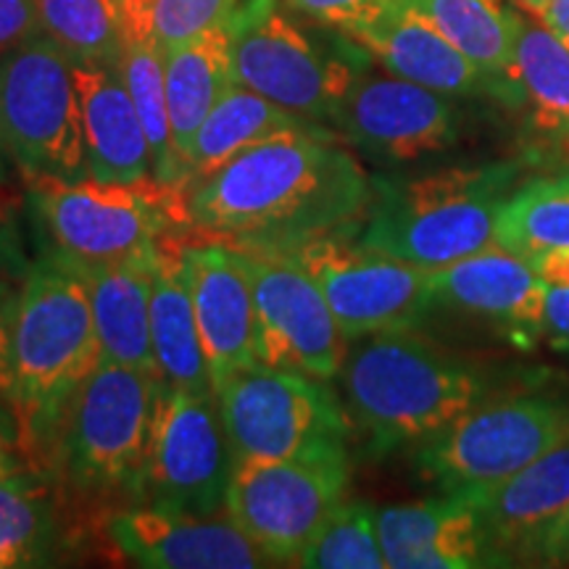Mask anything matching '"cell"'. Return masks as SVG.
<instances>
[{
	"instance_id": "obj_33",
	"label": "cell",
	"mask_w": 569,
	"mask_h": 569,
	"mask_svg": "<svg viewBox=\"0 0 569 569\" xmlns=\"http://www.w3.org/2000/svg\"><path fill=\"white\" fill-rule=\"evenodd\" d=\"M377 511L367 503H346L298 553L293 567L306 569H386Z\"/></svg>"
},
{
	"instance_id": "obj_34",
	"label": "cell",
	"mask_w": 569,
	"mask_h": 569,
	"mask_svg": "<svg viewBox=\"0 0 569 569\" xmlns=\"http://www.w3.org/2000/svg\"><path fill=\"white\" fill-rule=\"evenodd\" d=\"M240 0H119L122 17L146 24L156 42L167 48L230 21Z\"/></svg>"
},
{
	"instance_id": "obj_8",
	"label": "cell",
	"mask_w": 569,
	"mask_h": 569,
	"mask_svg": "<svg viewBox=\"0 0 569 569\" xmlns=\"http://www.w3.org/2000/svg\"><path fill=\"white\" fill-rule=\"evenodd\" d=\"M569 438L565 396H490L417 448L425 478L451 490L490 486L525 469Z\"/></svg>"
},
{
	"instance_id": "obj_36",
	"label": "cell",
	"mask_w": 569,
	"mask_h": 569,
	"mask_svg": "<svg viewBox=\"0 0 569 569\" xmlns=\"http://www.w3.org/2000/svg\"><path fill=\"white\" fill-rule=\"evenodd\" d=\"M40 32L34 0H0V56Z\"/></svg>"
},
{
	"instance_id": "obj_14",
	"label": "cell",
	"mask_w": 569,
	"mask_h": 569,
	"mask_svg": "<svg viewBox=\"0 0 569 569\" xmlns=\"http://www.w3.org/2000/svg\"><path fill=\"white\" fill-rule=\"evenodd\" d=\"M315 277L348 343L415 327L436 306L430 269L369 251L348 232L290 251Z\"/></svg>"
},
{
	"instance_id": "obj_22",
	"label": "cell",
	"mask_w": 569,
	"mask_h": 569,
	"mask_svg": "<svg viewBox=\"0 0 569 569\" xmlns=\"http://www.w3.org/2000/svg\"><path fill=\"white\" fill-rule=\"evenodd\" d=\"M90 180H153L151 146L119 67L74 63Z\"/></svg>"
},
{
	"instance_id": "obj_4",
	"label": "cell",
	"mask_w": 569,
	"mask_h": 569,
	"mask_svg": "<svg viewBox=\"0 0 569 569\" xmlns=\"http://www.w3.org/2000/svg\"><path fill=\"white\" fill-rule=\"evenodd\" d=\"M519 163L448 167L407 182H377L359 243L398 261L443 269L496 246Z\"/></svg>"
},
{
	"instance_id": "obj_39",
	"label": "cell",
	"mask_w": 569,
	"mask_h": 569,
	"mask_svg": "<svg viewBox=\"0 0 569 569\" xmlns=\"http://www.w3.org/2000/svg\"><path fill=\"white\" fill-rule=\"evenodd\" d=\"M532 267L546 284H569V246H553L532 259Z\"/></svg>"
},
{
	"instance_id": "obj_19",
	"label": "cell",
	"mask_w": 569,
	"mask_h": 569,
	"mask_svg": "<svg viewBox=\"0 0 569 569\" xmlns=\"http://www.w3.org/2000/svg\"><path fill=\"white\" fill-rule=\"evenodd\" d=\"M348 38L372 53L390 74L440 96L493 90L488 77L430 19L403 0H393L386 11L348 32Z\"/></svg>"
},
{
	"instance_id": "obj_43",
	"label": "cell",
	"mask_w": 569,
	"mask_h": 569,
	"mask_svg": "<svg viewBox=\"0 0 569 569\" xmlns=\"http://www.w3.org/2000/svg\"><path fill=\"white\" fill-rule=\"evenodd\" d=\"M515 3H517L522 11H528L532 19H538L540 13H543L546 6H549V0H515Z\"/></svg>"
},
{
	"instance_id": "obj_38",
	"label": "cell",
	"mask_w": 569,
	"mask_h": 569,
	"mask_svg": "<svg viewBox=\"0 0 569 569\" xmlns=\"http://www.w3.org/2000/svg\"><path fill=\"white\" fill-rule=\"evenodd\" d=\"M543 330L569 340V284H546Z\"/></svg>"
},
{
	"instance_id": "obj_23",
	"label": "cell",
	"mask_w": 569,
	"mask_h": 569,
	"mask_svg": "<svg viewBox=\"0 0 569 569\" xmlns=\"http://www.w3.org/2000/svg\"><path fill=\"white\" fill-rule=\"evenodd\" d=\"M159 243L106 264H82L69 259L88 284L103 361L153 375H159V369L151 343V290Z\"/></svg>"
},
{
	"instance_id": "obj_21",
	"label": "cell",
	"mask_w": 569,
	"mask_h": 569,
	"mask_svg": "<svg viewBox=\"0 0 569 569\" xmlns=\"http://www.w3.org/2000/svg\"><path fill=\"white\" fill-rule=\"evenodd\" d=\"M375 517L390 569H469L490 565L480 519L465 496L448 493L438 501L388 507Z\"/></svg>"
},
{
	"instance_id": "obj_26",
	"label": "cell",
	"mask_w": 569,
	"mask_h": 569,
	"mask_svg": "<svg viewBox=\"0 0 569 569\" xmlns=\"http://www.w3.org/2000/svg\"><path fill=\"white\" fill-rule=\"evenodd\" d=\"M284 132H330L317 127L296 113L284 111L282 106L267 101L259 92L248 90L246 84L234 82L219 98L203 124L198 127L193 146L182 169V190L206 180V177L224 167L232 156L246 148L264 142Z\"/></svg>"
},
{
	"instance_id": "obj_9",
	"label": "cell",
	"mask_w": 569,
	"mask_h": 569,
	"mask_svg": "<svg viewBox=\"0 0 569 569\" xmlns=\"http://www.w3.org/2000/svg\"><path fill=\"white\" fill-rule=\"evenodd\" d=\"M30 196L56 251L82 264L142 253L184 224L182 193L156 180H34Z\"/></svg>"
},
{
	"instance_id": "obj_2",
	"label": "cell",
	"mask_w": 569,
	"mask_h": 569,
	"mask_svg": "<svg viewBox=\"0 0 569 569\" xmlns=\"http://www.w3.org/2000/svg\"><path fill=\"white\" fill-rule=\"evenodd\" d=\"M338 377L348 422L353 419L375 453L425 443L490 398L488 377L478 365L415 327L356 340Z\"/></svg>"
},
{
	"instance_id": "obj_1",
	"label": "cell",
	"mask_w": 569,
	"mask_h": 569,
	"mask_svg": "<svg viewBox=\"0 0 569 569\" xmlns=\"http://www.w3.org/2000/svg\"><path fill=\"white\" fill-rule=\"evenodd\" d=\"M375 184L332 132H284L246 148L182 190L184 224L201 238L290 253L367 217Z\"/></svg>"
},
{
	"instance_id": "obj_42",
	"label": "cell",
	"mask_w": 569,
	"mask_h": 569,
	"mask_svg": "<svg viewBox=\"0 0 569 569\" xmlns=\"http://www.w3.org/2000/svg\"><path fill=\"white\" fill-rule=\"evenodd\" d=\"M13 472V457H11V446L9 440H6L3 430H0V478H6V475Z\"/></svg>"
},
{
	"instance_id": "obj_24",
	"label": "cell",
	"mask_w": 569,
	"mask_h": 569,
	"mask_svg": "<svg viewBox=\"0 0 569 569\" xmlns=\"http://www.w3.org/2000/svg\"><path fill=\"white\" fill-rule=\"evenodd\" d=\"M182 248L184 243L169 234L156 248L151 290L156 369L163 388L182 390V393H213Z\"/></svg>"
},
{
	"instance_id": "obj_17",
	"label": "cell",
	"mask_w": 569,
	"mask_h": 569,
	"mask_svg": "<svg viewBox=\"0 0 569 569\" xmlns=\"http://www.w3.org/2000/svg\"><path fill=\"white\" fill-rule=\"evenodd\" d=\"M109 538L124 559L148 569L277 567L230 517L138 503L111 519Z\"/></svg>"
},
{
	"instance_id": "obj_32",
	"label": "cell",
	"mask_w": 569,
	"mask_h": 569,
	"mask_svg": "<svg viewBox=\"0 0 569 569\" xmlns=\"http://www.w3.org/2000/svg\"><path fill=\"white\" fill-rule=\"evenodd\" d=\"M51 538L46 490L24 475L0 478V569L42 565Z\"/></svg>"
},
{
	"instance_id": "obj_20",
	"label": "cell",
	"mask_w": 569,
	"mask_h": 569,
	"mask_svg": "<svg viewBox=\"0 0 569 569\" xmlns=\"http://www.w3.org/2000/svg\"><path fill=\"white\" fill-rule=\"evenodd\" d=\"M430 288L436 303L465 315L507 325L525 336L543 330L546 282L532 261L498 246L432 269Z\"/></svg>"
},
{
	"instance_id": "obj_12",
	"label": "cell",
	"mask_w": 569,
	"mask_h": 569,
	"mask_svg": "<svg viewBox=\"0 0 569 569\" xmlns=\"http://www.w3.org/2000/svg\"><path fill=\"white\" fill-rule=\"evenodd\" d=\"M234 453L213 393L161 388L148 440L140 501L151 507L219 515Z\"/></svg>"
},
{
	"instance_id": "obj_10",
	"label": "cell",
	"mask_w": 569,
	"mask_h": 569,
	"mask_svg": "<svg viewBox=\"0 0 569 569\" xmlns=\"http://www.w3.org/2000/svg\"><path fill=\"white\" fill-rule=\"evenodd\" d=\"M230 38L234 82L330 130L356 77L351 63L319 51L280 0H240Z\"/></svg>"
},
{
	"instance_id": "obj_16",
	"label": "cell",
	"mask_w": 569,
	"mask_h": 569,
	"mask_svg": "<svg viewBox=\"0 0 569 569\" xmlns=\"http://www.w3.org/2000/svg\"><path fill=\"white\" fill-rule=\"evenodd\" d=\"M451 493L472 503L490 565L543 561L569 517V438L511 478Z\"/></svg>"
},
{
	"instance_id": "obj_11",
	"label": "cell",
	"mask_w": 569,
	"mask_h": 569,
	"mask_svg": "<svg viewBox=\"0 0 569 569\" xmlns=\"http://www.w3.org/2000/svg\"><path fill=\"white\" fill-rule=\"evenodd\" d=\"M348 457L234 461L227 517L274 565H293L343 507Z\"/></svg>"
},
{
	"instance_id": "obj_44",
	"label": "cell",
	"mask_w": 569,
	"mask_h": 569,
	"mask_svg": "<svg viewBox=\"0 0 569 569\" xmlns=\"http://www.w3.org/2000/svg\"><path fill=\"white\" fill-rule=\"evenodd\" d=\"M9 151H6V142H3V134H0V180H3L6 172H9Z\"/></svg>"
},
{
	"instance_id": "obj_46",
	"label": "cell",
	"mask_w": 569,
	"mask_h": 569,
	"mask_svg": "<svg viewBox=\"0 0 569 569\" xmlns=\"http://www.w3.org/2000/svg\"><path fill=\"white\" fill-rule=\"evenodd\" d=\"M561 42H565V46H567V48H569V38H565V40H561Z\"/></svg>"
},
{
	"instance_id": "obj_35",
	"label": "cell",
	"mask_w": 569,
	"mask_h": 569,
	"mask_svg": "<svg viewBox=\"0 0 569 569\" xmlns=\"http://www.w3.org/2000/svg\"><path fill=\"white\" fill-rule=\"evenodd\" d=\"M288 9L319 21V24L336 27L340 32H351L367 24L377 13L388 9L393 0H282Z\"/></svg>"
},
{
	"instance_id": "obj_15",
	"label": "cell",
	"mask_w": 569,
	"mask_h": 569,
	"mask_svg": "<svg viewBox=\"0 0 569 569\" xmlns=\"http://www.w3.org/2000/svg\"><path fill=\"white\" fill-rule=\"evenodd\" d=\"M332 127L359 151L393 163L440 153L457 140L446 96L396 74L356 71Z\"/></svg>"
},
{
	"instance_id": "obj_37",
	"label": "cell",
	"mask_w": 569,
	"mask_h": 569,
	"mask_svg": "<svg viewBox=\"0 0 569 569\" xmlns=\"http://www.w3.org/2000/svg\"><path fill=\"white\" fill-rule=\"evenodd\" d=\"M19 290L0 280V396L11 393V319Z\"/></svg>"
},
{
	"instance_id": "obj_45",
	"label": "cell",
	"mask_w": 569,
	"mask_h": 569,
	"mask_svg": "<svg viewBox=\"0 0 569 569\" xmlns=\"http://www.w3.org/2000/svg\"><path fill=\"white\" fill-rule=\"evenodd\" d=\"M3 419H6V415H3V409H0V425H3Z\"/></svg>"
},
{
	"instance_id": "obj_3",
	"label": "cell",
	"mask_w": 569,
	"mask_h": 569,
	"mask_svg": "<svg viewBox=\"0 0 569 569\" xmlns=\"http://www.w3.org/2000/svg\"><path fill=\"white\" fill-rule=\"evenodd\" d=\"M103 361L88 284L67 256L38 261L11 319V393L27 436L59 427L74 390Z\"/></svg>"
},
{
	"instance_id": "obj_18",
	"label": "cell",
	"mask_w": 569,
	"mask_h": 569,
	"mask_svg": "<svg viewBox=\"0 0 569 569\" xmlns=\"http://www.w3.org/2000/svg\"><path fill=\"white\" fill-rule=\"evenodd\" d=\"M190 296L209 365L211 386L256 365L253 290L238 248L224 243H184Z\"/></svg>"
},
{
	"instance_id": "obj_6",
	"label": "cell",
	"mask_w": 569,
	"mask_h": 569,
	"mask_svg": "<svg viewBox=\"0 0 569 569\" xmlns=\"http://www.w3.org/2000/svg\"><path fill=\"white\" fill-rule=\"evenodd\" d=\"M234 461L348 457V415L325 380L256 361L217 388Z\"/></svg>"
},
{
	"instance_id": "obj_41",
	"label": "cell",
	"mask_w": 569,
	"mask_h": 569,
	"mask_svg": "<svg viewBox=\"0 0 569 569\" xmlns=\"http://www.w3.org/2000/svg\"><path fill=\"white\" fill-rule=\"evenodd\" d=\"M543 565H569V517L565 519L557 536L551 538Z\"/></svg>"
},
{
	"instance_id": "obj_25",
	"label": "cell",
	"mask_w": 569,
	"mask_h": 569,
	"mask_svg": "<svg viewBox=\"0 0 569 569\" xmlns=\"http://www.w3.org/2000/svg\"><path fill=\"white\" fill-rule=\"evenodd\" d=\"M163 71H167V103L174 151L184 169V159L193 146L198 127L219 103V98L234 84L230 21L193 40L167 48Z\"/></svg>"
},
{
	"instance_id": "obj_28",
	"label": "cell",
	"mask_w": 569,
	"mask_h": 569,
	"mask_svg": "<svg viewBox=\"0 0 569 569\" xmlns=\"http://www.w3.org/2000/svg\"><path fill=\"white\" fill-rule=\"evenodd\" d=\"M515 61L530 127L546 148L569 156V48L538 19L519 17Z\"/></svg>"
},
{
	"instance_id": "obj_7",
	"label": "cell",
	"mask_w": 569,
	"mask_h": 569,
	"mask_svg": "<svg viewBox=\"0 0 569 569\" xmlns=\"http://www.w3.org/2000/svg\"><path fill=\"white\" fill-rule=\"evenodd\" d=\"M161 377L101 361L59 419V453L74 486L92 493L138 490Z\"/></svg>"
},
{
	"instance_id": "obj_5",
	"label": "cell",
	"mask_w": 569,
	"mask_h": 569,
	"mask_svg": "<svg viewBox=\"0 0 569 569\" xmlns=\"http://www.w3.org/2000/svg\"><path fill=\"white\" fill-rule=\"evenodd\" d=\"M0 134L27 182L88 177L74 63L48 34L0 56Z\"/></svg>"
},
{
	"instance_id": "obj_30",
	"label": "cell",
	"mask_w": 569,
	"mask_h": 569,
	"mask_svg": "<svg viewBox=\"0 0 569 569\" xmlns=\"http://www.w3.org/2000/svg\"><path fill=\"white\" fill-rule=\"evenodd\" d=\"M496 246L532 261L540 251L569 246V172L519 184L503 203Z\"/></svg>"
},
{
	"instance_id": "obj_13",
	"label": "cell",
	"mask_w": 569,
	"mask_h": 569,
	"mask_svg": "<svg viewBox=\"0 0 569 569\" xmlns=\"http://www.w3.org/2000/svg\"><path fill=\"white\" fill-rule=\"evenodd\" d=\"M238 251L253 290L256 359L284 372L336 380L351 343L309 269L293 253Z\"/></svg>"
},
{
	"instance_id": "obj_27",
	"label": "cell",
	"mask_w": 569,
	"mask_h": 569,
	"mask_svg": "<svg viewBox=\"0 0 569 569\" xmlns=\"http://www.w3.org/2000/svg\"><path fill=\"white\" fill-rule=\"evenodd\" d=\"M427 17L469 61L488 77L496 92L519 96L515 38L519 13L507 0H403Z\"/></svg>"
},
{
	"instance_id": "obj_29",
	"label": "cell",
	"mask_w": 569,
	"mask_h": 569,
	"mask_svg": "<svg viewBox=\"0 0 569 569\" xmlns=\"http://www.w3.org/2000/svg\"><path fill=\"white\" fill-rule=\"evenodd\" d=\"M122 59L119 71L130 90L134 109L146 127L148 146H151L153 180L167 188L180 190L182 167L174 151L172 122H169L167 103V71H163V48L146 24L138 19L122 17ZM182 193V190H180Z\"/></svg>"
},
{
	"instance_id": "obj_31",
	"label": "cell",
	"mask_w": 569,
	"mask_h": 569,
	"mask_svg": "<svg viewBox=\"0 0 569 569\" xmlns=\"http://www.w3.org/2000/svg\"><path fill=\"white\" fill-rule=\"evenodd\" d=\"M40 30L71 63L119 67L122 59V9L119 0H34Z\"/></svg>"
},
{
	"instance_id": "obj_40",
	"label": "cell",
	"mask_w": 569,
	"mask_h": 569,
	"mask_svg": "<svg viewBox=\"0 0 569 569\" xmlns=\"http://www.w3.org/2000/svg\"><path fill=\"white\" fill-rule=\"evenodd\" d=\"M538 21L549 27L559 40L569 38V0H549V6H546Z\"/></svg>"
}]
</instances>
